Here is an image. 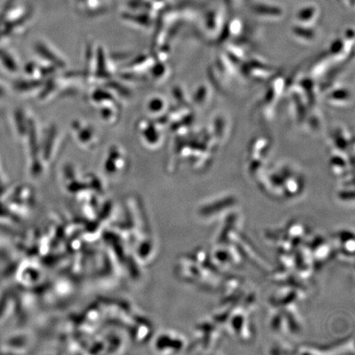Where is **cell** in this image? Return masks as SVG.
Listing matches in <instances>:
<instances>
[{"label": "cell", "mask_w": 355, "mask_h": 355, "mask_svg": "<svg viewBox=\"0 0 355 355\" xmlns=\"http://www.w3.org/2000/svg\"><path fill=\"white\" fill-rule=\"evenodd\" d=\"M4 94V92L1 87H0V97L3 96Z\"/></svg>", "instance_id": "6da1fadb"}]
</instances>
